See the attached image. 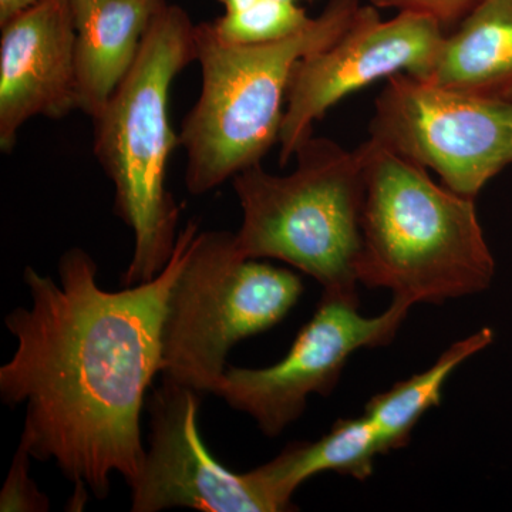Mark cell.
<instances>
[{
	"label": "cell",
	"instance_id": "cell-4",
	"mask_svg": "<svg viewBox=\"0 0 512 512\" xmlns=\"http://www.w3.org/2000/svg\"><path fill=\"white\" fill-rule=\"evenodd\" d=\"M360 0H329L308 28L261 45H231L211 23L195 28L201 93L185 116V188L204 195L261 163L279 141L295 67L348 30Z\"/></svg>",
	"mask_w": 512,
	"mask_h": 512
},
{
	"label": "cell",
	"instance_id": "cell-2",
	"mask_svg": "<svg viewBox=\"0 0 512 512\" xmlns=\"http://www.w3.org/2000/svg\"><path fill=\"white\" fill-rule=\"evenodd\" d=\"M357 279L393 298L443 303L487 291L495 262L474 204L369 138Z\"/></svg>",
	"mask_w": 512,
	"mask_h": 512
},
{
	"label": "cell",
	"instance_id": "cell-16",
	"mask_svg": "<svg viewBox=\"0 0 512 512\" xmlns=\"http://www.w3.org/2000/svg\"><path fill=\"white\" fill-rule=\"evenodd\" d=\"M298 3L262 0L247 10L224 13L212 22L215 35L231 45H261L285 39L312 23Z\"/></svg>",
	"mask_w": 512,
	"mask_h": 512
},
{
	"label": "cell",
	"instance_id": "cell-12",
	"mask_svg": "<svg viewBox=\"0 0 512 512\" xmlns=\"http://www.w3.org/2000/svg\"><path fill=\"white\" fill-rule=\"evenodd\" d=\"M165 0H70L77 110L93 119L136 63Z\"/></svg>",
	"mask_w": 512,
	"mask_h": 512
},
{
	"label": "cell",
	"instance_id": "cell-13",
	"mask_svg": "<svg viewBox=\"0 0 512 512\" xmlns=\"http://www.w3.org/2000/svg\"><path fill=\"white\" fill-rule=\"evenodd\" d=\"M423 82L512 101V0H480L446 33Z\"/></svg>",
	"mask_w": 512,
	"mask_h": 512
},
{
	"label": "cell",
	"instance_id": "cell-14",
	"mask_svg": "<svg viewBox=\"0 0 512 512\" xmlns=\"http://www.w3.org/2000/svg\"><path fill=\"white\" fill-rule=\"evenodd\" d=\"M379 454H383L379 436L363 413L336 421L319 440L289 444L268 463L248 471V476L272 511H295L293 494L306 480L329 471L366 480Z\"/></svg>",
	"mask_w": 512,
	"mask_h": 512
},
{
	"label": "cell",
	"instance_id": "cell-9",
	"mask_svg": "<svg viewBox=\"0 0 512 512\" xmlns=\"http://www.w3.org/2000/svg\"><path fill=\"white\" fill-rule=\"evenodd\" d=\"M446 30L436 19L412 10L380 19L372 3L360 6L352 25L332 45L305 57L293 72L279 133L282 167L340 100L377 80L407 73L426 79Z\"/></svg>",
	"mask_w": 512,
	"mask_h": 512
},
{
	"label": "cell",
	"instance_id": "cell-10",
	"mask_svg": "<svg viewBox=\"0 0 512 512\" xmlns=\"http://www.w3.org/2000/svg\"><path fill=\"white\" fill-rule=\"evenodd\" d=\"M202 396L167 379L154 390L148 446L128 485L131 511L272 512L248 473L228 470L205 447L198 426Z\"/></svg>",
	"mask_w": 512,
	"mask_h": 512
},
{
	"label": "cell",
	"instance_id": "cell-5",
	"mask_svg": "<svg viewBox=\"0 0 512 512\" xmlns=\"http://www.w3.org/2000/svg\"><path fill=\"white\" fill-rule=\"evenodd\" d=\"M295 158L289 175L266 173L258 163L232 178L242 210L235 232L239 254L279 259L316 279L323 293L359 302L362 147L348 151L311 134L296 148Z\"/></svg>",
	"mask_w": 512,
	"mask_h": 512
},
{
	"label": "cell",
	"instance_id": "cell-15",
	"mask_svg": "<svg viewBox=\"0 0 512 512\" xmlns=\"http://www.w3.org/2000/svg\"><path fill=\"white\" fill-rule=\"evenodd\" d=\"M493 340V330L480 329L444 350L429 369L372 397L366 404L365 414L375 426L383 454L409 444L421 417L433 407L440 406L444 384L451 373L471 356L488 348Z\"/></svg>",
	"mask_w": 512,
	"mask_h": 512
},
{
	"label": "cell",
	"instance_id": "cell-6",
	"mask_svg": "<svg viewBox=\"0 0 512 512\" xmlns=\"http://www.w3.org/2000/svg\"><path fill=\"white\" fill-rule=\"evenodd\" d=\"M302 293L295 272L239 254L235 232H198L165 305L161 376L215 394L229 350L282 322Z\"/></svg>",
	"mask_w": 512,
	"mask_h": 512
},
{
	"label": "cell",
	"instance_id": "cell-19",
	"mask_svg": "<svg viewBox=\"0 0 512 512\" xmlns=\"http://www.w3.org/2000/svg\"><path fill=\"white\" fill-rule=\"evenodd\" d=\"M45 0H0V28Z\"/></svg>",
	"mask_w": 512,
	"mask_h": 512
},
{
	"label": "cell",
	"instance_id": "cell-7",
	"mask_svg": "<svg viewBox=\"0 0 512 512\" xmlns=\"http://www.w3.org/2000/svg\"><path fill=\"white\" fill-rule=\"evenodd\" d=\"M369 133L397 156L439 174L448 190L474 200L512 164V101L397 73L376 99Z\"/></svg>",
	"mask_w": 512,
	"mask_h": 512
},
{
	"label": "cell",
	"instance_id": "cell-11",
	"mask_svg": "<svg viewBox=\"0 0 512 512\" xmlns=\"http://www.w3.org/2000/svg\"><path fill=\"white\" fill-rule=\"evenodd\" d=\"M0 29V150L10 153L26 121L77 110L70 0H45Z\"/></svg>",
	"mask_w": 512,
	"mask_h": 512
},
{
	"label": "cell",
	"instance_id": "cell-18",
	"mask_svg": "<svg viewBox=\"0 0 512 512\" xmlns=\"http://www.w3.org/2000/svg\"><path fill=\"white\" fill-rule=\"evenodd\" d=\"M480 0H370L377 9L412 10L437 20L446 33L456 28Z\"/></svg>",
	"mask_w": 512,
	"mask_h": 512
},
{
	"label": "cell",
	"instance_id": "cell-3",
	"mask_svg": "<svg viewBox=\"0 0 512 512\" xmlns=\"http://www.w3.org/2000/svg\"><path fill=\"white\" fill-rule=\"evenodd\" d=\"M195 25L168 3L151 23L126 79L93 117V151L114 185V212L134 235L124 286L151 281L177 244L181 207L167 188V167L180 138L170 123L175 77L197 62Z\"/></svg>",
	"mask_w": 512,
	"mask_h": 512
},
{
	"label": "cell",
	"instance_id": "cell-20",
	"mask_svg": "<svg viewBox=\"0 0 512 512\" xmlns=\"http://www.w3.org/2000/svg\"><path fill=\"white\" fill-rule=\"evenodd\" d=\"M279 2L298 3V2H313V0H279Z\"/></svg>",
	"mask_w": 512,
	"mask_h": 512
},
{
	"label": "cell",
	"instance_id": "cell-1",
	"mask_svg": "<svg viewBox=\"0 0 512 512\" xmlns=\"http://www.w3.org/2000/svg\"><path fill=\"white\" fill-rule=\"evenodd\" d=\"M200 231L188 222L163 271L121 291L101 288L96 261L77 247L60 256L57 281L33 266L23 272L32 302L5 316L16 349L0 367V397L25 407L20 440L77 493L103 500L113 474L130 485L140 473L141 414L161 373L165 305Z\"/></svg>",
	"mask_w": 512,
	"mask_h": 512
},
{
	"label": "cell",
	"instance_id": "cell-8",
	"mask_svg": "<svg viewBox=\"0 0 512 512\" xmlns=\"http://www.w3.org/2000/svg\"><path fill=\"white\" fill-rule=\"evenodd\" d=\"M410 308L393 298L382 315L366 318L357 311L359 302L323 293L284 359L262 369L228 366L215 396L275 439L302 416L309 396L333 392L356 350L390 345Z\"/></svg>",
	"mask_w": 512,
	"mask_h": 512
},
{
	"label": "cell",
	"instance_id": "cell-17",
	"mask_svg": "<svg viewBox=\"0 0 512 512\" xmlns=\"http://www.w3.org/2000/svg\"><path fill=\"white\" fill-rule=\"evenodd\" d=\"M32 458L28 444L20 440L8 477L0 491V511L46 512L50 510L49 497L40 491L35 480L30 477Z\"/></svg>",
	"mask_w": 512,
	"mask_h": 512
}]
</instances>
